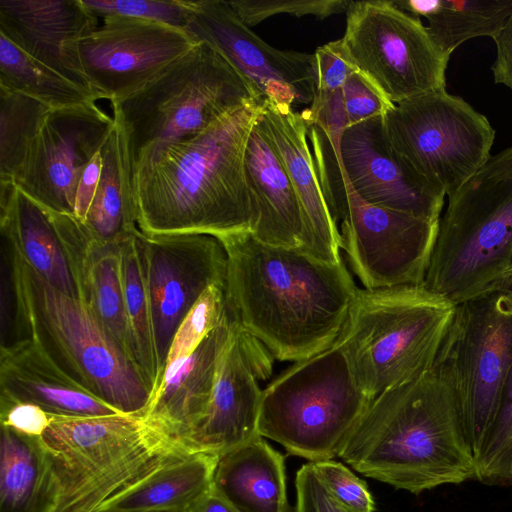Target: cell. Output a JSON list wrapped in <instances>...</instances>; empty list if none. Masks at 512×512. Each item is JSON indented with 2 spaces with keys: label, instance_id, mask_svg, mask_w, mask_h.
I'll return each instance as SVG.
<instances>
[{
  "label": "cell",
  "instance_id": "cell-8",
  "mask_svg": "<svg viewBox=\"0 0 512 512\" xmlns=\"http://www.w3.org/2000/svg\"><path fill=\"white\" fill-rule=\"evenodd\" d=\"M41 440L50 463L52 512H95L107 499L187 451L128 415L51 416Z\"/></svg>",
  "mask_w": 512,
  "mask_h": 512
},
{
  "label": "cell",
  "instance_id": "cell-49",
  "mask_svg": "<svg viewBox=\"0 0 512 512\" xmlns=\"http://www.w3.org/2000/svg\"><path fill=\"white\" fill-rule=\"evenodd\" d=\"M511 268H512V256H511ZM507 288H509V289H511V290H512V276H511V279H510V281H509V284H508V287H507Z\"/></svg>",
  "mask_w": 512,
  "mask_h": 512
},
{
  "label": "cell",
  "instance_id": "cell-43",
  "mask_svg": "<svg viewBox=\"0 0 512 512\" xmlns=\"http://www.w3.org/2000/svg\"><path fill=\"white\" fill-rule=\"evenodd\" d=\"M296 505L294 512H348L328 491L313 462L296 473Z\"/></svg>",
  "mask_w": 512,
  "mask_h": 512
},
{
  "label": "cell",
  "instance_id": "cell-7",
  "mask_svg": "<svg viewBox=\"0 0 512 512\" xmlns=\"http://www.w3.org/2000/svg\"><path fill=\"white\" fill-rule=\"evenodd\" d=\"M263 101L224 56L199 42L111 106L131 172L147 148L197 135L235 110Z\"/></svg>",
  "mask_w": 512,
  "mask_h": 512
},
{
  "label": "cell",
  "instance_id": "cell-24",
  "mask_svg": "<svg viewBox=\"0 0 512 512\" xmlns=\"http://www.w3.org/2000/svg\"><path fill=\"white\" fill-rule=\"evenodd\" d=\"M245 171L257 211L252 235L266 244L301 248L304 227L299 202L259 118L247 142Z\"/></svg>",
  "mask_w": 512,
  "mask_h": 512
},
{
  "label": "cell",
  "instance_id": "cell-44",
  "mask_svg": "<svg viewBox=\"0 0 512 512\" xmlns=\"http://www.w3.org/2000/svg\"><path fill=\"white\" fill-rule=\"evenodd\" d=\"M51 421V415L37 405L0 396V422L17 432L40 437Z\"/></svg>",
  "mask_w": 512,
  "mask_h": 512
},
{
  "label": "cell",
  "instance_id": "cell-38",
  "mask_svg": "<svg viewBox=\"0 0 512 512\" xmlns=\"http://www.w3.org/2000/svg\"><path fill=\"white\" fill-rule=\"evenodd\" d=\"M240 20L248 27L263 20L287 13L302 17L313 15L319 19L347 12L350 0H235L228 1Z\"/></svg>",
  "mask_w": 512,
  "mask_h": 512
},
{
  "label": "cell",
  "instance_id": "cell-15",
  "mask_svg": "<svg viewBox=\"0 0 512 512\" xmlns=\"http://www.w3.org/2000/svg\"><path fill=\"white\" fill-rule=\"evenodd\" d=\"M77 45L83 75L111 102L140 89L199 41L186 30L145 19L106 15Z\"/></svg>",
  "mask_w": 512,
  "mask_h": 512
},
{
  "label": "cell",
  "instance_id": "cell-32",
  "mask_svg": "<svg viewBox=\"0 0 512 512\" xmlns=\"http://www.w3.org/2000/svg\"><path fill=\"white\" fill-rule=\"evenodd\" d=\"M511 14L512 0H439L426 17V28L435 44L451 55L472 38L489 36L494 40Z\"/></svg>",
  "mask_w": 512,
  "mask_h": 512
},
{
  "label": "cell",
  "instance_id": "cell-2",
  "mask_svg": "<svg viewBox=\"0 0 512 512\" xmlns=\"http://www.w3.org/2000/svg\"><path fill=\"white\" fill-rule=\"evenodd\" d=\"M218 240L227 257L228 313L274 358L296 362L335 343L359 289L344 262L266 244L250 232Z\"/></svg>",
  "mask_w": 512,
  "mask_h": 512
},
{
  "label": "cell",
  "instance_id": "cell-21",
  "mask_svg": "<svg viewBox=\"0 0 512 512\" xmlns=\"http://www.w3.org/2000/svg\"><path fill=\"white\" fill-rule=\"evenodd\" d=\"M259 122L281 159L299 202L304 227L301 249L327 263L343 262L340 234L326 204L308 144L310 126L306 119L292 108L264 100Z\"/></svg>",
  "mask_w": 512,
  "mask_h": 512
},
{
  "label": "cell",
  "instance_id": "cell-18",
  "mask_svg": "<svg viewBox=\"0 0 512 512\" xmlns=\"http://www.w3.org/2000/svg\"><path fill=\"white\" fill-rule=\"evenodd\" d=\"M273 360L260 341L232 320L208 412L183 448L220 457L261 436L258 420L263 390L259 381L270 377Z\"/></svg>",
  "mask_w": 512,
  "mask_h": 512
},
{
  "label": "cell",
  "instance_id": "cell-3",
  "mask_svg": "<svg viewBox=\"0 0 512 512\" xmlns=\"http://www.w3.org/2000/svg\"><path fill=\"white\" fill-rule=\"evenodd\" d=\"M339 457L414 495L476 480V460L450 384L434 365L370 403Z\"/></svg>",
  "mask_w": 512,
  "mask_h": 512
},
{
  "label": "cell",
  "instance_id": "cell-39",
  "mask_svg": "<svg viewBox=\"0 0 512 512\" xmlns=\"http://www.w3.org/2000/svg\"><path fill=\"white\" fill-rule=\"evenodd\" d=\"M333 498L348 512H374L375 501L365 481L333 459L313 462Z\"/></svg>",
  "mask_w": 512,
  "mask_h": 512
},
{
  "label": "cell",
  "instance_id": "cell-26",
  "mask_svg": "<svg viewBox=\"0 0 512 512\" xmlns=\"http://www.w3.org/2000/svg\"><path fill=\"white\" fill-rule=\"evenodd\" d=\"M212 489L236 512H294L287 499L285 457L262 436L219 457Z\"/></svg>",
  "mask_w": 512,
  "mask_h": 512
},
{
  "label": "cell",
  "instance_id": "cell-31",
  "mask_svg": "<svg viewBox=\"0 0 512 512\" xmlns=\"http://www.w3.org/2000/svg\"><path fill=\"white\" fill-rule=\"evenodd\" d=\"M0 87L58 109L106 99L29 56L0 33Z\"/></svg>",
  "mask_w": 512,
  "mask_h": 512
},
{
  "label": "cell",
  "instance_id": "cell-16",
  "mask_svg": "<svg viewBox=\"0 0 512 512\" xmlns=\"http://www.w3.org/2000/svg\"><path fill=\"white\" fill-rule=\"evenodd\" d=\"M185 30L224 56L264 100L287 108L312 103L316 93L313 54L268 45L240 20L227 0H190Z\"/></svg>",
  "mask_w": 512,
  "mask_h": 512
},
{
  "label": "cell",
  "instance_id": "cell-33",
  "mask_svg": "<svg viewBox=\"0 0 512 512\" xmlns=\"http://www.w3.org/2000/svg\"><path fill=\"white\" fill-rule=\"evenodd\" d=\"M138 236L121 243L123 294L134 359L151 386L153 397L158 384V370Z\"/></svg>",
  "mask_w": 512,
  "mask_h": 512
},
{
  "label": "cell",
  "instance_id": "cell-40",
  "mask_svg": "<svg viewBox=\"0 0 512 512\" xmlns=\"http://www.w3.org/2000/svg\"><path fill=\"white\" fill-rule=\"evenodd\" d=\"M349 127L384 116L395 105L359 71H354L341 89Z\"/></svg>",
  "mask_w": 512,
  "mask_h": 512
},
{
  "label": "cell",
  "instance_id": "cell-17",
  "mask_svg": "<svg viewBox=\"0 0 512 512\" xmlns=\"http://www.w3.org/2000/svg\"><path fill=\"white\" fill-rule=\"evenodd\" d=\"M115 128L96 102L51 109L14 180L41 208L73 214L77 185Z\"/></svg>",
  "mask_w": 512,
  "mask_h": 512
},
{
  "label": "cell",
  "instance_id": "cell-47",
  "mask_svg": "<svg viewBox=\"0 0 512 512\" xmlns=\"http://www.w3.org/2000/svg\"><path fill=\"white\" fill-rule=\"evenodd\" d=\"M494 41L497 49L491 66L494 82L512 90V14Z\"/></svg>",
  "mask_w": 512,
  "mask_h": 512
},
{
  "label": "cell",
  "instance_id": "cell-19",
  "mask_svg": "<svg viewBox=\"0 0 512 512\" xmlns=\"http://www.w3.org/2000/svg\"><path fill=\"white\" fill-rule=\"evenodd\" d=\"M382 117L348 127L338 147L331 145L342 175L371 204L439 221L445 193L395 151L385 135Z\"/></svg>",
  "mask_w": 512,
  "mask_h": 512
},
{
  "label": "cell",
  "instance_id": "cell-25",
  "mask_svg": "<svg viewBox=\"0 0 512 512\" xmlns=\"http://www.w3.org/2000/svg\"><path fill=\"white\" fill-rule=\"evenodd\" d=\"M0 231L2 239L42 279L57 290L80 299L53 225L41 207L12 180L0 179Z\"/></svg>",
  "mask_w": 512,
  "mask_h": 512
},
{
  "label": "cell",
  "instance_id": "cell-20",
  "mask_svg": "<svg viewBox=\"0 0 512 512\" xmlns=\"http://www.w3.org/2000/svg\"><path fill=\"white\" fill-rule=\"evenodd\" d=\"M99 24V16L82 0H0L1 34L29 56L91 90L77 45Z\"/></svg>",
  "mask_w": 512,
  "mask_h": 512
},
{
  "label": "cell",
  "instance_id": "cell-22",
  "mask_svg": "<svg viewBox=\"0 0 512 512\" xmlns=\"http://www.w3.org/2000/svg\"><path fill=\"white\" fill-rule=\"evenodd\" d=\"M231 325L229 315L187 358L167 368L151 399L144 421L182 448L208 412Z\"/></svg>",
  "mask_w": 512,
  "mask_h": 512
},
{
  "label": "cell",
  "instance_id": "cell-12",
  "mask_svg": "<svg viewBox=\"0 0 512 512\" xmlns=\"http://www.w3.org/2000/svg\"><path fill=\"white\" fill-rule=\"evenodd\" d=\"M382 122L395 151L447 196L486 163L495 139L489 120L446 89L395 104Z\"/></svg>",
  "mask_w": 512,
  "mask_h": 512
},
{
  "label": "cell",
  "instance_id": "cell-13",
  "mask_svg": "<svg viewBox=\"0 0 512 512\" xmlns=\"http://www.w3.org/2000/svg\"><path fill=\"white\" fill-rule=\"evenodd\" d=\"M342 39L356 70L392 103L446 88L450 54L391 0L351 1Z\"/></svg>",
  "mask_w": 512,
  "mask_h": 512
},
{
  "label": "cell",
  "instance_id": "cell-41",
  "mask_svg": "<svg viewBox=\"0 0 512 512\" xmlns=\"http://www.w3.org/2000/svg\"><path fill=\"white\" fill-rule=\"evenodd\" d=\"M316 92L341 90L348 77L356 71L342 39L328 42L313 53Z\"/></svg>",
  "mask_w": 512,
  "mask_h": 512
},
{
  "label": "cell",
  "instance_id": "cell-1",
  "mask_svg": "<svg viewBox=\"0 0 512 512\" xmlns=\"http://www.w3.org/2000/svg\"><path fill=\"white\" fill-rule=\"evenodd\" d=\"M263 102L241 107L197 135L141 153L131 168V190L143 235L222 239L253 232L257 211L245 151Z\"/></svg>",
  "mask_w": 512,
  "mask_h": 512
},
{
  "label": "cell",
  "instance_id": "cell-23",
  "mask_svg": "<svg viewBox=\"0 0 512 512\" xmlns=\"http://www.w3.org/2000/svg\"><path fill=\"white\" fill-rule=\"evenodd\" d=\"M0 396L37 405L51 416L120 414L75 382L30 338L0 348Z\"/></svg>",
  "mask_w": 512,
  "mask_h": 512
},
{
  "label": "cell",
  "instance_id": "cell-50",
  "mask_svg": "<svg viewBox=\"0 0 512 512\" xmlns=\"http://www.w3.org/2000/svg\"><path fill=\"white\" fill-rule=\"evenodd\" d=\"M161 512H190V510L161 511Z\"/></svg>",
  "mask_w": 512,
  "mask_h": 512
},
{
  "label": "cell",
  "instance_id": "cell-34",
  "mask_svg": "<svg viewBox=\"0 0 512 512\" xmlns=\"http://www.w3.org/2000/svg\"><path fill=\"white\" fill-rule=\"evenodd\" d=\"M50 107L0 87V179L14 181L28 157Z\"/></svg>",
  "mask_w": 512,
  "mask_h": 512
},
{
  "label": "cell",
  "instance_id": "cell-5",
  "mask_svg": "<svg viewBox=\"0 0 512 512\" xmlns=\"http://www.w3.org/2000/svg\"><path fill=\"white\" fill-rule=\"evenodd\" d=\"M512 146L491 155L448 196L424 286L453 304L497 288L512 276Z\"/></svg>",
  "mask_w": 512,
  "mask_h": 512
},
{
  "label": "cell",
  "instance_id": "cell-37",
  "mask_svg": "<svg viewBox=\"0 0 512 512\" xmlns=\"http://www.w3.org/2000/svg\"><path fill=\"white\" fill-rule=\"evenodd\" d=\"M99 17L121 15L183 29L190 15V0H82Z\"/></svg>",
  "mask_w": 512,
  "mask_h": 512
},
{
  "label": "cell",
  "instance_id": "cell-4",
  "mask_svg": "<svg viewBox=\"0 0 512 512\" xmlns=\"http://www.w3.org/2000/svg\"><path fill=\"white\" fill-rule=\"evenodd\" d=\"M7 245L15 293L13 342L32 339L91 394L122 415L144 419L153 392L134 360L83 301L52 287Z\"/></svg>",
  "mask_w": 512,
  "mask_h": 512
},
{
  "label": "cell",
  "instance_id": "cell-30",
  "mask_svg": "<svg viewBox=\"0 0 512 512\" xmlns=\"http://www.w3.org/2000/svg\"><path fill=\"white\" fill-rule=\"evenodd\" d=\"M102 158L100 182L83 224L96 240L121 244L141 232L132 197L131 172L116 125L102 149Z\"/></svg>",
  "mask_w": 512,
  "mask_h": 512
},
{
  "label": "cell",
  "instance_id": "cell-10",
  "mask_svg": "<svg viewBox=\"0 0 512 512\" xmlns=\"http://www.w3.org/2000/svg\"><path fill=\"white\" fill-rule=\"evenodd\" d=\"M373 399L334 343L296 361L262 391L259 434L309 462L339 456Z\"/></svg>",
  "mask_w": 512,
  "mask_h": 512
},
{
  "label": "cell",
  "instance_id": "cell-42",
  "mask_svg": "<svg viewBox=\"0 0 512 512\" xmlns=\"http://www.w3.org/2000/svg\"><path fill=\"white\" fill-rule=\"evenodd\" d=\"M302 114L309 126L321 129L331 145L338 147L343 132L349 127L341 90L316 92Z\"/></svg>",
  "mask_w": 512,
  "mask_h": 512
},
{
  "label": "cell",
  "instance_id": "cell-46",
  "mask_svg": "<svg viewBox=\"0 0 512 512\" xmlns=\"http://www.w3.org/2000/svg\"><path fill=\"white\" fill-rule=\"evenodd\" d=\"M102 164V151H100L90 160L80 176L75 194L73 215L82 223L85 222L95 197L100 182Z\"/></svg>",
  "mask_w": 512,
  "mask_h": 512
},
{
  "label": "cell",
  "instance_id": "cell-36",
  "mask_svg": "<svg viewBox=\"0 0 512 512\" xmlns=\"http://www.w3.org/2000/svg\"><path fill=\"white\" fill-rule=\"evenodd\" d=\"M224 288L225 284L209 287L186 315L173 337L164 371L187 358L213 329L229 317Z\"/></svg>",
  "mask_w": 512,
  "mask_h": 512
},
{
  "label": "cell",
  "instance_id": "cell-11",
  "mask_svg": "<svg viewBox=\"0 0 512 512\" xmlns=\"http://www.w3.org/2000/svg\"><path fill=\"white\" fill-rule=\"evenodd\" d=\"M434 365L453 390L476 460L512 365V290L493 289L455 305Z\"/></svg>",
  "mask_w": 512,
  "mask_h": 512
},
{
  "label": "cell",
  "instance_id": "cell-35",
  "mask_svg": "<svg viewBox=\"0 0 512 512\" xmlns=\"http://www.w3.org/2000/svg\"><path fill=\"white\" fill-rule=\"evenodd\" d=\"M476 480L491 486L512 485V365L497 416L476 458Z\"/></svg>",
  "mask_w": 512,
  "mask_h": 512
},
{
  "label": "cell",
  "instance_id": "cell-28",
  "mask_svg": "<svg viewBox=\"0 0 512 512\" xmlns=\"http://www.w3.org/2000/svg\"><path fill=\"white\" fill-rule=\"evenodd\" d=\"M70 265L81 301L135 362L124 304L121 244L102 243L89 233Z\"/></svg>",
  "mask_w": 512,
  "mask_h": 512
},
{
  "label": "cell",
  "instance_id": "cell-27",
  "mask_svg": "<svg viewBox=\"0 0 512 512\" xmlns=\"http://www.w3.org/2000/svg\"><path fill=\"white\" fill-rule=\"evenodd\" d=\"M218 460L213 454L182 451L95 512L190 510L211 490Z\"/></svg>",
  "mask_w": 512,
  "mask_h": 512
},
{
  "label": "cell",
  "instance_id": "cell-29",
  "mask_svg": "<svg viewBox=\"0 0 512 512\" xmlns=\"http://www.w3.org/2000/svg\"><path fill=\"white\" fill-rule=\"evenodd\" d=\"M49 459L40 437L1 425L0 512H52Z\"/></svg>",
  "mask_w": 512,
  "mask_h": 512
},
{
  "label": "cell",
  "instance_id": "cell-14",
  "mask_svg": "<svg viewBox=\"0 0 512 512\" xmlns=\"http://www.w3.org/2000/svg\"><path fill=\"white\" fill-rule=\"evenodd\" d=\"M138 242L151 313L157 391L178 327L209 287L225 284L227 257L222 243L210 235L141 233Z\"/></svg>",
  "mask_w": 512,
  "mask_h": 512
},
{
  "label": "cell",
  "instance_id": "cell-48",
  "mask_svg": "<svg viewBox=\"0 0 512 512\" xmlns=\"http://www.w3.org/2000/svg\"><path fill=\"white\" fill-rule=\"evenodd\" d=\"M190 512H236V510L211 488L190 509Z\"/></svg>",
  "mask_w": 512,
  "mask_h": 512
},
{
  "label": "cell",
  "instance_id": "cell-45",
  "mask_svg": "<svg viewBox=\"0 0 512 512\" xmlns=\"http://www.w3.org/2000/svg\"><path fill=\"white\" fill-rule=\"evenodd\" d=\"M0 272V348L10 345L15 330V293L7 243L2 240Z\"/></svg>",
  "mask_w": 512,
  "mask_h": 512
},
{
  "label": "cell",
  "instance_id": "cell-6",
  "mask_svg": "<svg viewBox=\"0 0 512 512\" xmlns=\"http://www.w3.org/2000/svg\"><path fill=\"white\" fill-rule=\"evenodd\" d=\"M454 313L455 304L424 285L359 288L335 343L374 399L434 366Z\"/></svg>",
  "mask_w": 512,
  "mask_h": 512
},
{
  "label": "cell",
  "instance_id": "cell-9",
  "mask_svg": "<svg viewBox=\"0 0 512 512\" xmlns=\"http://www.w3.org/2000/svg\"><path fill=\"white\" fill-rule=\"evenodd\" d=\"M308 136L341 249L364 288L424 285L439 221L367 202L342 175L324 133L311 126Z\"/></svg>",
  "mask_w": 512,
  "mask_h": 512
}]
</instances>
